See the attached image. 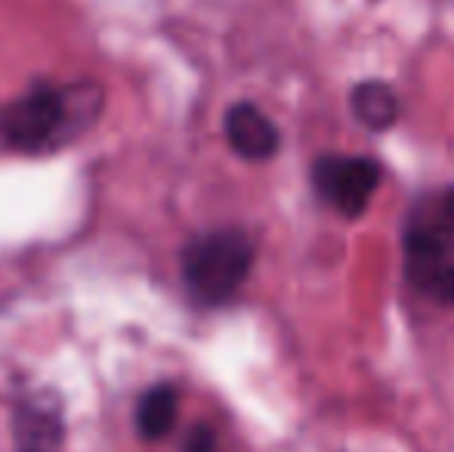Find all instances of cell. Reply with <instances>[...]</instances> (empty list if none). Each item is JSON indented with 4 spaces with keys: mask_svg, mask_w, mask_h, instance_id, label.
Here are the masks:
<instances>
[{
    "mask_svg": "<svg viewBox=\"0 0 454 452\" xmlns=\"http://www.w3.org/2000/svg\"><path fill=\"white\" fill-rule=\"evenodd\" d=\"M102 112V87L96 81L78 84H35L0 112V137L19 152H56L74 143L96 124Z\"/></svg>",
    "mask_w": 454,
    "mask_h": 452,
    "instance_id": "6da1fadb",
    "label": "cell"
},
{
    "mask_svg": "<svg viewBox=\"0 0 454 452\" xmlns=\"http://www.w3.org/2000/svg\"><path fill=\"white\" fill-rule=\"evenodd\" d=\"M402 264L420 295L454 307V186L430 189L408 208Z\"/></svg>",
    "mask_w": 454,
    "mask_h": 452,
    "instance_id": "7a4b0ae2",
    "label": "cell"
},
{
    "mask_svg": "<svg viewBox=\"0 0 454 452\" xmlns=\"http://www.w3.org/2000/svg\"><path fill=\"white\" fill-rule=\"evenodd\" d=\"M257 258L254 239L239 226H223L201 233L183 248L180 270L189 295L198 304L220 307L229 304L247 282Z\"/></svg>",
    "mask_w": 454,
    "mask_h": 452,
    "instance_id": "3957f363",
    "label": "cell"
},
{
    "mask_svg": "<svg viewBox=\"0 0 454 452\" xmlns=\"http://www.w3.org/2000/svg\"><path fill=\"white\" fill-rule=\"evenodd\" d=\"M380 180V162L364 155H318L312 164V186L318 199L347 220L368 211Z\"/></svg>",
    "mask_w": 454,
    "mask_h": 452,
    "instance_id": "277c9868",
    "label": "cell"
},
{
    "mask_svg": "<svg viewBox=\"0 0 454 452\" xmlns=\"http://www.w3.org/2000/svg\"><path fill=\"white\" fill-rule=\"evenodd\" d=\"M66 440L62 409L50 397L22 400L12 412V447L16 452H59Z\"/></svg>",
    "mask_w": 454,
    "mask_h": 452,
    "instance_id": "5b68a950",
    "label": "cell"
},
{
    "mask_svg": "<svg viewBox=\"0 0 454 452\" xmlns=\"http://www.w3.org/2000/svg\"><path fill=\"white\" fill-rule=\"evenodd\" d=\"M223 131H226V139L235 155L247 158V162H266L281 146L278 127L272 124L270 115L257 109L254 103H235L226 112Z\"/></svg>",
    "mask_w": 454,
    "mask_h": 452,
    "instance_id": "8992f818",
    "label": "cell"
},
{
    "mask_svg": "<svg viewBox=\"0 0 454 452\" xmlns=\"http://www.w3.org/2000/svg\"><path fill=\"white\" fill-rule=\"evenodd\" d=\"M349 109H353L356 121L368 131L380 133L399 121V97L389 84L383 81H362L349 93Z\"/></svg>",
    "mask_w": 454,
    "mask_h": 452,
    "instance_id": "52a82bcc",
    "label": "cell"
},
{
    "mask_svg": "<svg viewBox=\"0 0 454 452\" xmlns=\"http://www.w3.org/2000/svg\"><path fill=\"white\" fill-rule=\"evenodd\" d=\"M180 416V397L174 385H155L143 393L137 406V431L145 440H161L174 431Z\"/></svg>",
    "mask_w": 454,
    "mask_h": 452,
    "instance_id": "ba28073f",
    "label": "cell"
},
{
    "mask_svg": "<svg viewBox=\"0 0 454 452\" xmlns=\"http://www.w3.org/2000/svg\"><path fill=\"white\" fill-rule=\"evenodd\" d=\"M183 452H216V434L207 424H195V428L185 434Z\"/></svg>",
    "mask_w": 454,
    "mask_h": 452,
    "instance_id": "9c48e42d",
    "label": "cell"
}]
</instances>
